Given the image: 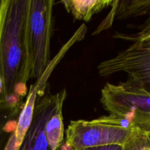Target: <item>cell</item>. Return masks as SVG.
<instances>
[{
	"label": "cell",
	"instance_id": "cell-11",
	"mask_svg": "<svg viewBox=\"0 0 150 150\" xmlns=\"http://www.w3.org/2000/svg\"><path fill=\"white\" fill-rule=\"evenodd\" d=\"M150 143V131L139 129L123 146L122 150H145Z\"/></svg>",
	"mask_w": 150,
	"mask_h": 150
},
{
	"label": "cell",
	"instance_id": "cell-4",
	"mask_svg": "<svg viewBox=\"0 0 150 150\" xmlns=\"http://www.w3.org/2000/svg\"><path fill=\"white\" fill-rule=\"evenodd\" d=\"M54 4V0H30L29 2L26 39L31 79L42 77L49 65Z\"/></svg>",
	"mask_w": 150,
	"mask_h": 150
},
{
	"label": "cell",
	"instance_id": "cell-7",
	"mask_svg": "<svg viewBox=\"0 0 150 150\" xmlns=\"http://www.w3.org/2000/svg\"><path fill=\"white\" fill-rule=\"evenodd\" d=\"M111 7L110 13L92 35L109 28L116 20L139 17H146L150 20V0H117L113 1Z\"/></svg>",
	"mask_w": 150,
	"mask_h": 150
},
{
	"label": "cell",
	"instance_id": "cell-12",
	"mask_svg": "<svg viewBox=\"0 0 150 150\" xmlns=\"http://www.w3.org/2000/svg\"><path fill=\"white\" fill-rule=\"evenodd\" d=\"M113 38L125 41H131L133 42L141 40L150 41V26L137 31L135 33L126 34L122 33V32H116L113 35Z\"/></svg>",
	"mask_w": 150,
	"mask_h": 150
},
{
	"label": "cell",
	"instance_id": "cell-5",
	"mask_svg": "<svg viewBox=\"0 0 150 150\" xmlns=\"http://www.w3.org/2000/svg\"><path fill=\"white\" fill-rule=\"evenodd\" d=\"M98 71L103 77L125 73L129 79L139 83L150 92V41L133 42L114 57L101 62Z\"/></svg>",
	"mask_w": 150,
	"mask_h": 150
},
{
	"label": "cell",
	"instance_id": "cell-9",
	"mask_svg": "<svg viewBox=\"0 0 150 150\" xmlns=\"http://www.w3.org/2000/svg\"><path fill=\"white\" fill-rule=\"evenodd\" d=\"M63 105L64 103L59 105L47 123L45 133L51 150H62L64 133L62 114Z\"/></svg>",
	"mask_w": 150,
	"mask_h": 150
},
{
	"label": "cell",
	"instance_id": "cell-13",
	"mask_svg": "<svg viewBox=\"0 0 150 150\" xmlns=\"http://www.w3.org/2000/svg\"><path fill=\"white\" fill-rule=\"evenodd\" d=\"M123 146L120 145H108V146H95V147L86 148L83 150H122Z\"/></svg>",
	"mask_w": 150,
	"mask_h": 150
},
{
	"label": "cell",
	"instance_id": "cell-6",
	"mask_svg": "<svg viewBox=\"0 0 150 150\" xmlns=\"http://www.w3.org/2000/svg\"><path fill=\"white\" fill-rule=\"evenodd\" d=\"M67 97L65 89L55 94H44L37 98L32 121L19 150H51L47 140L46 125L59 105Z\"/></svg>",
	"mask_w": 150,
	"mask_h": 150
},
{
	"label": "cell",
	"instance_id": "cell-2",
	"mask_svg": "<svg viewBox=\"0 0 150 150\" xmlns=\"http://www.w3.org/2000/svg\"><path fill=\"white\" fill-rule=\"evenodd\" d=\"M139 129L112 114L92 120H74L65 131V144L71 150L108 145L123 146Z\"/></svg>",
	"mask_w": 150,
	"mask_h": 150
},
{
	"label": "cell",
	"instance_id": "cell-3",
	"mask_svg": "<svg viewBox=\"0 0 150 150\" xmlns=\"http://www.w3.org/2000/svg\"><path fill=\"white\" fill-rule=\"evenodd\" d=\"M100 101L109 114L125 120L135 127L150 131V92L139 83H107L101 89Z\"/></svg>",
	"mask_w": 150,
	"mask_h": 150
},
{
	"label": "cell",
	"instance_id": "cell-8",
	"mask_svg": "<svg viewBox=\"0 0 150 150\" xmlns=\"http://www.w3.org/2000/svg\"><path fill=\"white\" fill-rule=\"evenodd\" d=\"M65 10L73 15L76 20L89 21L94 15L111 6V0H62Z\"/></svg>",
	"mask_w": 150,
	"mask_h": 150
},
{
	"label": "cell",
	"instance_id": "cell-10",
	"mask_svg": "<svg viewBox=\"0 0 150 150\" xmlns=\"http://www.w3.org/2000/svg\"><path fill=\"white\" fill-rule=\"evenodd\" d=\"M17 115L14 109L4 103H0V150H5L10 138L17 126L13 117Z\"/></svg>",
	"mask_w": 150,
	"mask_h": 150
},
{
	"label": "cell",
	"instance_id": "cell-1",
	"mask_svg": "<svg viewBox=\"0 0 150 150\" xmlns=\"http://www.w3.org/2000/svg\"><path fill=\"white\" fill-rule=\"evenodd\" d=\"M29 2L0 1V102L18 108L31 79L26 39Z\"/></svg>",
	"mask_w": 150,
	"mask_h": 150
}]
</instances>
